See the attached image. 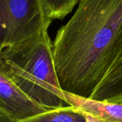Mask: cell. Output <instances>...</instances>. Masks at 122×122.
Here are the masks:
<instances>
[{"label":"cell","mask_w":122,"mask_h":122,"mask_svg":"<svg viewBox=\"0 0 122 122\" xmlns=\"http://www.w3.org/2000/svg\"><path fill=\"white\" fill-rule=\"evenodd\" d=\"M90 98L113 103L122 99V45L108 71Z\"/></svg>","instance_id":"6"},{"label":"cell","mask_w":122,"mask_h":122,"mask_svg":"<svg viewBox=\"0 0 122 122\" xmlns=\"http://www.w3.org/2000/svg\"><path fill=\"white\" fill-rule=\"evenodd\" d=\"M115 103H122V99H120V100H118V101H116V102H115Z\"/></svg>","instance_id":"10"},{"label":"cell","mask_w":122,"mask_h":122,"mask_svg":"<svg viewBox=\"0 0 122 122\" xmlns=\"http://www.w3.org/2000/svg\"><path fill=\"white\" fill-rule=\"evenodd\" d=\"M0 109L14 121L27 118L49 109L25 95L0 68Z\"/></svg>","instance_id":"4"},{"label":"cell","mask_w":122,"mask_h":122,"mask_svg":"<svg viewBox=\"0 0 122 122\" xmlns=\"http://www.w3.org/2000/svg\"><path fill=\"white\" fill-rule=\"evenodd\" d=\"M47 15L52 20L62 19L69 15L79 0H42Z\"/></svg>","instance_id":"8"},{"label":"cell","mask_w":122,"mask_h":122,"mask_svg":"<svg viewBox=\"0 0 122 122\" xmlns=\"http://www.w3.org/2000/svg\"><path fill=\"white\" fill-rule=\"evenodd\" d=\"M65 92V91H64ZM67 101L104 122H122V103L97 101L65 92Z\"/></svg>","instance_id":"5"},{"label":"cell","mask_w":122,"mask_h":122,"mask_svg":"<svg viewBox=\"0 0 122 122\" xmlns=\"http://www.w3.org/2000/svg\"><path fill=\"white\" fill-rule=\"evenodd\" d=\"M122 45V0H79L52 43L62 89L90 98Z\"/></svg>","instance_id":"1"},{"label":"cell","mask_w":122,"mask_h":122,"mask_svg":"<svg viewBox=\"0 0 122 122\" xmlns=\"http://www.w3.org/2000/svg\"><path fill=\"white\" fill-rule=\"evenodd\" d=\"M14 120L0 109V122H13Z\"/></svg>","instance_id":"9"},{"label":"cell","mask_w":122,"mask_h":122,"mask_svg":"<svg viewBox=\"0 0 122 122\" xmlns=\"http://www.w3.org/2000/svg\"><path fill=\"white\" fill-rule=\"evenodd\" d=\"M13 122H104L73 106L48 110L25 119Z\"/></svg>","instance_id":"7"},{"label":"cell","mask_w":122,"mask_h":122,"mask_svg":"<svg viewBox=\"0 0 122 122\" xmlns=\"http://www.w3.org/2000/svg\"><path fill=\"white\" fill-rule=\"evenodd\" d=\"M42 0H0V52L47 29Z\"/></svg>","instance_id":"3"},{"label":"cell","mask_w":122,"mask_h":122,"mask_svg":"<svg viewBox=\"0 0 122 122\" xmlns=\"http://www.w3.org/2000/svg\"><path fill=\"white\" fill-rule=\"evenodd\" d=\"M0 68L30 98L49 109L71 106L56 72L48 28L0 52Z\"/></svg>","instance_id":"2"}]
</instances>
